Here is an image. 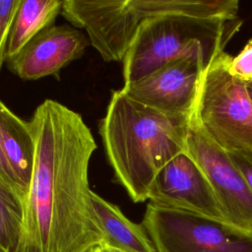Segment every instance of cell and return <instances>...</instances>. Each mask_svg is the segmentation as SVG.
Instances as JSON below:
<instances>
[{
  "mask_svg": "<svg viewBox=\"0 0 252 252\" xmlns=\"http://www.w3.org/2000/svg\"><path fill=\"white\" fill-rule=\"evenodd\" d=\"M29 126L34 160L17 252H90L104 241L89 184L95 140L78 112L53 99Z\"/></svg>",
  "mask_w": 252,
  "mask_h": 252,
  "instance_id": "6da1fadb",
  "label": "cell"
},
{
  "mask_svg": "<svg viewBox=\"0 0 252 252\" xmlns=\"http://www.w3.org/2000/svg\"><path fill=\"white\" fill-rule=\"evenodd\" d=\"M192 117L166 114L113 91L99 135L115 182L134 203L148 200L158 171L187 150Z\"/></svg>",
  "mask_w": 252,
  "mask_h": 252,
  "instance_id": "7a4b0ae2",
  "label": "cell"
},
{
  "mask_svg": "<svg viewBox=\"0 0 252 252\" xmlns=\"http://www.w3.org/2000/svg\"><path fill=\"white\" fill-rule=\"evenodd\" d=\"M242 25L236 19L164 14L146 19L122 60L124 86L140 81L169 62L199 57L207 66Z\"/></svg>",
  "mask_w": 252,
  "mask_h": 252,
  "instance_id": "3957f363",
  "label": "cell"
},
{
  "mask_svg": "<svg viewBox=\"0 0 252 252\" xmlns=\"http://www.w3.org/2000/svg\"><path fill=\"white\" fill-rule=\"evenodd\" d=\"M229 58L223 51L205 70L192 119L226 152L252 151V101L246 83L229 73Z\"/></svg>",
  "mask_w": 252,
  "mask_h": 252,
  "instance_id": "277c9868",
  "label": "cell"
},
{
  "mask_svg": "<svg viewBox=\"0 0 252 252\" xmlns=\"http://www.w3.org/2000/svg\"><path fill=\"white\" fill-rule=\"evenodd\" d=\"M156 252H252V229L149 203L142 220Z\"/></svg>",
  "mask_w": 252,
  "mask_h": 252,
  "instance_id": "5b68a950",
  "label": "cell"
},
{
  "mask_svg": "<svg viewBox=\"0 0 252 252\" xmlns=\"http://www.w3.org/2000/svg\"><path fill=\"white\" fill-rule=\"evenodd\" d=\"M61 14L83 29L91 45L106 61H122L139 27L150 14L147 0H64Z\"/></svg>",
  "mask_w": 252,
  "mask_h": 252,
  "instance_id": "8992f818",
  "label": "cell"
},
{
  "mask_svg": "<svg viewBox=\"0 0 252 252\" xmlns=\"http://www.w3.org/2000/svg\"><path fill=\"white\" fill-rule=\"evenodd\" d=\"M187 153L208 178L226 221L252 229V192L228 153L191 118Z\"/></svg>",
  "mask_w": 252,
  "mask_h": 252,
  "instance_id": "52a82bcc",
  "label": "cell"
},
{
  "mask_svg": "<svg viewBox=\"0 0 252 252\" xmlns=\"http://www.w3.org/2000/svg\"><path fill=\"white\" fill-rule=\"evenodd\" d=\"M199 57L181 58L158 69L121 91L134 100L160 112L192 117L205 70Z\"/></svg>",
  "mask_w": 252,
  "mask_h": 252,
  "instance_id": "ba28073f",
  "label": "cell"
},
{
  "mask_svg": "<svg viewBox=\"0 0 252 252\" xmlns=\"http://www.w3.org/2000/svg\"><path fill=\"white\" fill-rule=\"evenodd\" d=\"M148 200L157 206L224 220L208 178L187 151L158 171Z\"/></svg>",
  "mask_w": 252,
  "mask_h": 252,
  "instance_id": "9c48e42d",
  "label": "cell"
},
{
  "mask_svg": "<svg viewBox=\"0 0 252 252\" xmlns=\"http://www.w3.org/2000/svg\"><path fill=\"white\" fill-rule=\"evenodd\" d=\"M90 44L88 36L80 30L53 25L35 35L7 64L23 80L47 76L58 79L61 69L80 58Z\"/></svg>",
  "mask_w": 252,
  "mask_h": 252,
  "instance_id": "30bf717a",
  "label": "cell"
},
{
  "mask_svg": "<svg viewBox=\"0 0 252 252\" xmlns=\"http://www.w3.org/2000/svg\"><path fill=\"white\" fill-rule=\"evenodd\" d=\"M0 148L18 180L25 200L32 173L34 142L29 121L21 119L1 100Z\"/></svg>",
  "mask_w": 252,
  "mask_h": 252,
  "instance_id": "8fae6325",
  "label": "cell"
},
{
  "mask_svg": "<svg viewBox=\"0 0 252 252\" xmlns=\"http://www.w3.org/2000/svg\"><path fill=\"white\" fill-rule=\"evenodd\" d=\"M92 202L106 244L123 252H156L144 226L133 222L114 204L92 191Z\"/></svg>",
  "mask_w": 252,
  "mask_h": 252,
  "instance_id": "7c38bea8",
  "label": "cell"
},
{
  "mask_svg": "<svg viewBox=\"0 0 252 252\" xmlns=\"http://www.w3.org/2000/svg\"><path fill=\"white\" fill-rule=\"evenodd\" d=\"M62 5L60 0H21L10 30L6 61L17 55L40 32L53 26L61 14Z\"/></svg>",
  "mask_w": 252,
  "mask_h": 252,
  "instance_id": "4fadbf2b",
  "label": "cell"
},
{
  "mask_svg": "<svg viewBox=\"0 0 252 252\" xmlns=\"http://www.w3.org/2000/svg\"><path fill=\"white\" fill-rule=\"evenodd\" d=\"M24 222V201L0 179V250L17 252Z\"/></svg>",
  "mask_w": 252,
  "mask_h": 252,
  "instance_id": "5bb4252c",
  "label": "cell"
},
{
  "mask_svg": "<svg viewBox=\"0 0 252 252\" xmlns=\"http://www.w3.org/2000/svg\"><path fill=\"white\" fill-rule=\"evenodd\" d=\"M21 0H0V70L6 60V48L14 17Z\"/></svg>",
  "mask_w": 252,
  "mask_h": 252,
  "instance_id": "9a60e30c",
  "label": "cell"
},
{
  "mask_svg": "<svg viewBox=\"0 0 252 252\" xmlns=\"http://www.w3.org/2000/svg\"><path fill=\"white\" fill-rule=\"evenodd\" d=\"M228 71L233 77L245 83L252 82V38L236 56H230Z\"/></svg>",
  "mask_w": 252,
  "mask_h": 252,
  "instance_id": "2e32d148",
  "label": "cell"
},
{
  "mask_svg": "<svg viewBox=\"0 0 252 252\" xmlns=\"http://www.w3.org/2000/svg\"><path fill=\"white\" fill-rule=\"evenodd\" d=\"M252 192V151L227 152Z\"/></svg>",
  "mask_w": 252,
  "mask_h": 252,
  "instance_id": "e0dca14e",
  "label": "cell"
},
{
  "mask_svg": "<svg viewBox=\"0 0 252 252\" xmlns=\"http://www.w3.org/2000/svg\"><path fill=\"white\" fill-rule=\"evenodd\" d=\"M0 179L2 181H4L6 184H8L9 186H11L13 189H15L24 201V197H23V194L21 192L18 180H17L13 170L9 166V164H8L6 158H5V157H4V155L1 151V148H0Z\"/></svg>",
  "mask_w": 252,
  "mask_h": 252,
  "instance_id": "ac0fdd59",
  "label": "cell"
},
{
  "mask_svg": "<svg viewBox=\"0 0 252 252\" xmlns=\"http://www.w3.org/2000/svg\"><path fill=\"white\" fill-rule=\"evenodd\" d=\"M90 252H123L117 248H114L105 242H101L100 244L94 247Z\"/></svg>",
  "mask_w": 252,
  "mask_h": 252,
  "instance_id": "d6986e66",
  "label": "cell"
},
{
  "mask_svg": "<svg viewBox=\"0 0 252 252\" xmlns=\"http://www.w3.org/2000/svg\"><path fill=\"white\" fill-rule=\"evenodd\" d=\"M246 90H247V93H248V95L252 101V82H249V83H246Z\"/></svg>",
  "mask_w": 252,
  "mask_h": 252,
  "instance_id": "ffe728a7",
  "label": "cell"
},
{
  "mask_svg": "<svg viewBox=\"0 0 252 252\" xmlns=\"http://www.w3.org/2000/svg\"><path fill=\"white\" fill-rule=\"evenodd\" d=\"M0 252H2V251H1V250H0Z\"/></svg>",
  "mask_w": 252,
  "mask_h": 252,
  "instance_id": "44dd1931",
  "label": "cell"
}]
</instances>
